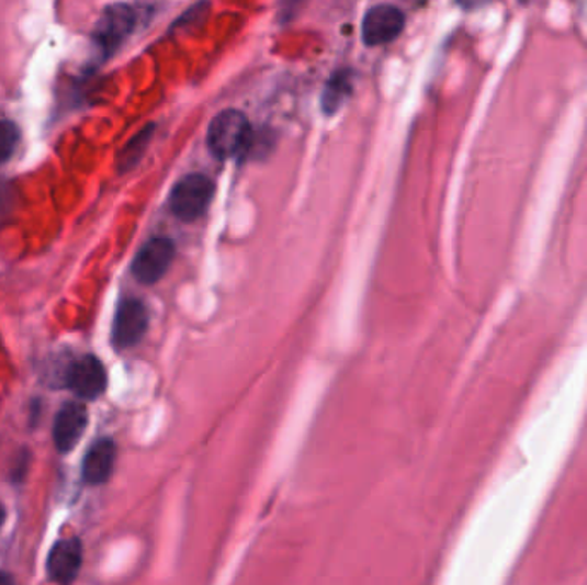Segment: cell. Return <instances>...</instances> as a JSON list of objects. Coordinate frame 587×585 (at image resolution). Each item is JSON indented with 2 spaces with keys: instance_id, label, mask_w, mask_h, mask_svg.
I'll return each instance as SVG.
<instances>
[{
  "instance_id": "cell-12",
  "label": "cell",
  "mask_w": 587,
  "mask_h": 585,
  "mask_svg": "<svg viewBox=\"0 0 587 585\" xmlns=\"http://www.w3.org/2000/svg\"><path fill=\"white\" fill-rule=\"evenodd\" d=\"M155 126H146L145 130L139 131L136 134L135 138L131 139L126 146H124L123 151L118 154L117 166L121 172H127V170L133 169V167L142 160L143 155H145L146 146L150 143L151 136H154Z\"/></svg>"
},
{
  "instance_id": "cell-3",
  "label": "cell",
  "mask_w": 587,
  "mask_h": 585,
  "mask_svg": "<svg viewBox=\"0 0 587 585\" xmlns=\"http://www.w3.org/2000/svg\"><path fill=\"white\" fill-rule=\"evenodd\" d=\"M213 182L203 173H190L176 182L169 198V209L182 222L202 218L213 198Z\"/></svg>"
},
{
  "instance_id": "cell-14",
  "label": "cell",
  "mask_w": 587,
  "mask_h": 585,
  "mask_svg": "<svg viewBox=\"0 0 587 585\" xmlns=\"http://www.w3.org/2000/svg\"><path fill=\"white\" fill-rule=\"evenodd\" d=\"M0 585H14L11 575L0 572Z\"/></svg>"
},
{
  "instance_id": "cell-1",
  "label": "cell",
  "mask_w": 587,
  "mask_h": 585,
  "mask_svg": "<svg viewBox=\"0 0 587 585\" xmlns=\"http://www.w3.org/2000/svg\"><path fill=\"white\" fill-rule=\"evenodd\" d=\"M251 126L241 111H222L210 122L206 143L210 154L218 160L237 157L249 148Z\"/></svg>"
},
{
  "instance_id": "cell-8",
  "label": "cell",
  "mask_w": 587,
  "mask_h": 585,
  "mask_svg": "<svg viewBox=\"0 0 587 585\" xmlns=\"http://www.w3.org/2000/svg\"><path fill=\"white\" fill-rule=\"evenodd\" d=\"M83 565V544L78 538L60 539L47 558V574L52 582L69 585L76 581Z\"/></svg>"
},
{
  "instance_id": "cell-6",
  "label": "cell",
  "mask_w": 587,
  "mask_h": 585,
  "mask_svg": "<svg viewBox=\"0 0 587 585\" xmlns=\"http://www.w3.org/2000/svg\"><path fill=\"white\" fill-rule=\"evenodd\" d=\"M66 383L76 397L97 401L103 395L109 383L105 365L95 356H83L69 365Z\"/></svg>"
},
{
  "instance_id": "cell-9",
  "label": "cell",
  "mask_w": 587,
  "mask_h": 585,
  "mask_svg": "<svg viewBox=\"0 0 587 585\" xmlns=\"http://www.w3.org/2000/svg\"><path fill=\"white\" fill-rule=\"evenodd\" d=\"M88 426V410L79 402H68L60 407L54 419L52 437L60 453H69L78 447Z\"/></svg>"
},
{
  "instance_id": "cell-10",
  "label": "cell",
  "mask_w": 587,
  "mask_h": 585,
  "mask_svg": "<svg viewBox=\"0 0 587 585\" xmlns=\"http://www.w3.org/2000/svg\"><path fill=\"white\" fill-rule=\"evenodd\" d=\"M117 459V447L112 438H99L88 448L81 465L84 483L100 486L111 480Z\"/></svg>"
},
{
  "instance_id": "cell-11",
  "label": "cell",
  "mask_w": 587,
  "mask_h": 585,
  "mask_svg": "<svg viewBox=\"0 0 587 585\" xmlns=\"http://www.w3.org/2000/svg\"><path fill=\"white\" fill-rule=\"evenodd\" d=\"M352 79L351 72L339 71L328 79L327 87L324 90V97H321V106L327 114H336L339 111L342 103L346 102L347 97L351 94Z\"/></svg>"
},
{
  "instance_id": "cell-5",
  "label": "cell",
  "mask_w": 587,
  "mask_h": 585,
  "mask_svg": "<svg viewBox=\"0 0 587 585\" xmlns=\"http://www.w3.org/2000/svg\"><path fill=\"white\" fill-rule=\"evenodd\" d=\"M176 256V246L169 237H154L139 249L133 261V277L139 283L154 285L162 280Z\"/></svg>"
},
{
  "instance_id": "cell-7",
  "label": "cell",
  "mask_w": 587,
  "mask_h": 585,
  "mask_svg": "<svg viewBox=\"0 0 587 585\" xmlns=\"http://www.w3.org/2000/svg\"><path fill=\"white\" fill-rule=\"evenodd\" d=\"M406 16L395 5L380 4L371 8L363 20V40L370 47L391 44L404 32Z\"/></svg>"
},
{
  "instance_id": "cell-4",
  "label": "cell",
  "mask_w": 587,
  "mask_h": 585,
  "mask_svg": "<svg viewBox=\"0 0 587 585\" xmlns=\"http://www.w3.org/2000/svg\"><path fill=\"white\" fill-rule=\"evenodd\" d=\"M148 323H150L148 310L139 299L129 297L121 301L112 325V344L115 349L126 350L138 346L148 330Z\"/></svg>"
},
{
  "instance_id": "cell-13",
  "label": "cell",
  "mask_w": 587,
  "mask_h": 585,
  "mask_svg": "<svg viewBox=\"0 0 587 585\" xmlns=\"http://www.w3.org/2000/svg\"><path fill=\"white\" fill-rule=\"evenodd\" d=\"M21 142V131L12 121H0V166L11 160Z\"/></svg>"
},
{
  "instance_id": "cell-2",
  "label": "cell",
  "mask_w": 587,
  "mask_h": 585,
  "mask_svg": "<svg viewBox=\"0 0 587 585\" xmlns=\"http://www.w3.org/2000/svg\"><path fill=\"white\" fill-rule=\"evenodd\" d=\"M143 14L138 5L114 4L103 11L93 32V44L100 59L105 60L129 38L142 23Z\"/></svg>"
},
{
  "instance_id": "cell-15",
  "label": "cell",
  "mask_w": 587,
  "mask_h": 585,
  "mask_svg": "<svg viewBox=\"0 0 587 585\" xmlns=\"http://www.w3.org/2000/svg\"><path fill=\"white\" fill-rule=\"evenodd\" d=\"M5 519H8V511H5L4 505L0 503V530L4 527Z\"/></svg>"
}]
</instances>
